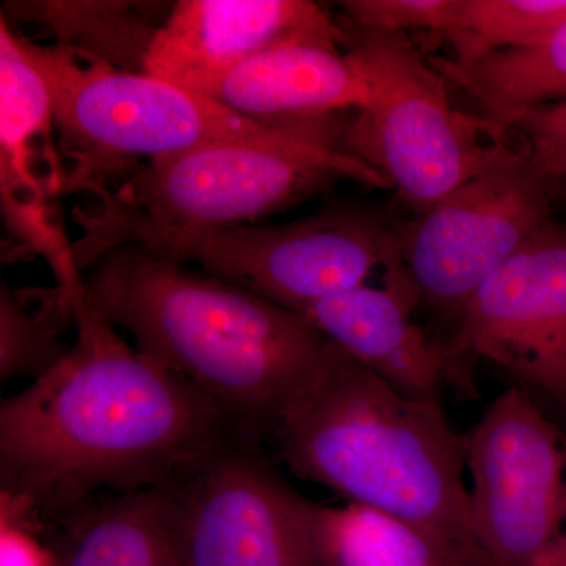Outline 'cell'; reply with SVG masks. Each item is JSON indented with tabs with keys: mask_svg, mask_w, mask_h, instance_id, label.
Instances as JSON below:
<instances>
[{
	"mask_svg": "<svg viewBox=\"0 0 566 566\" xmlns=\"http://www.w3.org/2000/svg\"><path fill=\"white\" fill-rule=\"evenodd\" d=\"M340 44L370 91V106L346 126V145L417 210L427 211L516 151L501 125L450 103L446 77L406 33L346 21Z\"/></svg>",
	"mask_w": 566,
	"mask_h": 566,
	"instance_id": "obj_5",
	"label": "cell"
},
{
	"mask_svg": "<svg viewBox=\"0 0 566 566\" xmlns=\"http://www.w3.org/2000/svg\"><path fill=\"white\" fill-rule=\"evenodd\" d=\"M21 40L51 96L61 147L74 161L65 186L120 175V170L211 142L270 132L262 123L147 73L112 69L69 46Z\"/></svg>",
	"mask_w": 566,
	"mask_h": 566,
	"instance_id": "obj_6",
	"label": "cell"
},
{
	"mask_svg": "<svg viewBox=\"0 0 566 566\" xmlns=\"http://www.w3.org/2000/svg\"><path fill=\"white\" fill-rule=\"evenodd\" d=\"M523 140V151L554 199H566V99L509 112L493 120Z\"/></svg>",
	"mask_w": 566,
	"mask_h": 566,
	"instance_id": "obj_21",
	"label": "cell"
},
{
	"mask_svg": "<svg viewBox=\"0 0 566 566\" xmlns=\"http://www.w3.org/2000/svg\"><path fill=\"white\" fill-rule=\"evenodd\" d=\"M50 91L22 48L20 36L0 21V199L7 226L46 259L55 289L76 292L81 275L71 243L52 218L50 200L63 180L52 147Z\"/></svg>",
	"mask_w": 566,
	"mask_h": 566,
	"instance_id": "obj_13",
	"label": "cell"
},
{
	"mask_svg": "<svg viewBox=\"0 0 566 566\" xmlns=\"http://www.w3.org/2000/svg\"><path fill=\"white\" fill-rule=\"evenodd\" d=\"M41 296L43 307L31 311L20 292L7 283L0 286V379L46 374L61 360L66 349L61 333L66 324H74L71 305L62 300L57 290H46Z\"/></svg>",
	"mask_w": 566,
	"mask_h": 566,
	"instance_id": "obj_20",
	"label": "cell"
},
{
	"mask_svg": "<svg viewBox=\"0 0 566 566\" xmlns=\"http://www.w3.org/2000/svg\"><path fill=\"white\" fill-rule=\"evenodd\" d=\"M151 253L197 263L203 273L297 314L365 285L375 270L398 260L394 232L353 207H331L279 226L252 223L182 238Z\"/></svg>",
	"mask_w": 566,
	"mask_h": 566,
	"instance_id": "obj_9",
	"label": "cell"
},
{
	"mask_svg": "<svg viewBox=\"0 0 566 566\" xmlns=\"http://www.w3.org/2000/svg\"><path fill=\"white\" fill-rule=\"evenodd\" d=\"M0 566H59L20 521L0 515Z\"/></svg>",
	"mask_w": 566,
	"mask_h": 566,
	"instance_id": "obj_23",
	"label": "cell"
},
{
	"mask_svg": "<svg viewBox=\"0 0 566 566\" xmlns=\"http://www.w3.org/2000/svg\"><path fill=\"white\" fill-rule=\"evenodd\" d=\"M564 560H566V538L564 539V543H562L560 549H558L557 556L554 558V562L551 564V566H557Z\"/></svg>",
	"mask_w": 566,
	"mask_h": 566,
	"instance_id": "obj_24",
	"label": "cell"
},
{
	"mask_svg": "<svg viewBox=\"0 0 566 566\" xmlns=\"http://www.w3.org/2000/svg\"><path fill=\"white\" fill-rule=\"evenodd\" d=\"M81 293L93 314L255 439L329 348L297 312L137 245L104 253L82 274Z\"/></svg>",
	"mask_w": 566,
	"mask_h": 566,
	"instance_id": "obj_2",
	"label": "cell"
},
{
	"mask_svg": "<svg viewBox=\"0 0 566 566\" xmlns=\"http://www.w3.org/2000/svg\"><path fill=\"white\" fill-rule=\"evenodd\" d=\"M69 517L59 566H180L158 490L88 502Z\"/></svg>",
	"mask_w": 566,
	"mask_h": 566,
	"instance_id": "obj_16",
	"label": "cell"
},
{
	"mask_svg": "<svg viewBox=\"0 0 566 566\" xmlns=\"http://www.w3.org/2000/svg\"><path fill=\"white\" fill-rule=\"evenodd\" d=\"M268 438L300 479L415 527L461 566H486L472 528L461 438L438 397H406L329 342Z\"/></svg>",
	"mask_w": 566,
	"mask_h": 566,
	"instance_id": "obj_3",
	"label": "cell"
},
{
	"mask_svg": "<svg viewBox=\"0 0 566 566\" xmlns=\"http://www.w3.org/2000/svg\"><path fill=\"white\" fill-rule=\"evenodd\" d=\"M76 344L0 405L2 515H63L103 491L158 490L234 433L229 416L69 297Z\"/></svg>",
	"mask_w": 566,
	"mask_h": 566,
	"instance_id": "obj_1",
	"label": "cell"
},
{
	"mask_svg": "<svg viewBox=\"0 0 566 566\" xmlns=\"http://www.w3.org/2000/svg\"><path fill=\"white\" fill-rule=\"evenodd\" d=\"M348 118H293L251 137L211 142L84 182L73 211L81 234L71 260L81 275L104 253L137 245L156 252L199 234L252 226L324 186L349 178L392 188L346 145Z\"/></svg>",
	"mask_w": 566,
	"mask_h": 566,
	"instance_id": "obj_4",
	"label": "cell"
},
{
	"mask_svg": "<svg viewBox=\"0 0 566 566\" xmlns=\"http://www.w3.org/2000/svg\"><path fill=\"white\" fill-rule=\"evenodd\" d=\"M158 491L180 566H333L323 505L283 482L259 439L230 436Z\"/></svg>",
	"mask_w": 566,
	"mask_h": 566,
	"instance_id": "obj_7",
	"label": "cell"
},
{
	"mask_svg": "<svg viewBox=\"0 0 566 566\" xmlns=\"http://www.w3.org/2000/svg\"><path fill=\"white\" fill-rule=\"evenodd\" d=\"M557 566H566V560L562 562V564H558Z\"/></svg>",
	"mask_w": 566,
	"mask_h": 566,
	"instance_id": "obj_25",
	"label": "cell"
},
{
	"mask_svg": "<svg viewBox=\"0 0 566 566\" xmlns=\"http://www.w3.org/2000/svg\"><path fill=\"white\" fill-rule=\"evenodd\" d=\"M566 20V0H461L455 28L446 33L457 62L524 50Z\"/></svg>",
	"mask_w": 566,
	"mask_h": 566,
	"instance_id": "obj_19",
	"label": "cell"
},
{
	"mask_svg": "<svg viewBox=\"0 0 566 566\" xmlns=\"http://www.w3.org/2000/svg\"><path fill=\"white\" fill-rule=\"evenodd\" d=\"M296 43L338 48L340 25L307 0H180L145 44L142 66L205 96L244 62Z\"/></svg>",
	"mask_w": 566,
	"mask_h": 566,
	"instance_id": "obj_12",
	"label": "cell"
},
{
	"mask_svg": "<svg viewBox=\"0 0 566 566\" xmlns=\"http://www.w3.org/2000/svg\"><path fill=\"white\" fill-rule=\"evenodd\" d=\"M346 21L378 31L423 29L449 33L455 28L461 0H349L342 2Z\"/></svg>",
	"mask_w": 566,
	"mask_h": 566,
	"instance_id": "obj_22",
	"label": "cell"
},
{
	"mask_svg": "<svg viewBox=\"0 0 566 566\" xmlns=\"http://www.w3.org/2000/svg\"><path fill=\"white\" fill-rule=\"evenodd\" d=\"M227 109L262 123L365 111L370 91L340 48L296 43L244 62L207 92Z\"/></svg>",
	"mask_w": 566,
	"mask_h": 566,
	"instance_id": "obj_15",
	"label": "cell"
},
{
	"mask_svg": "<svg viewBox=\"0 0 566 566\" xmlns=\"http://www.w3.org/2000/svg\"><path fill=\"white\" fill-rule=\"evenodd\" d=\"M554 200L516 150L394 232L398 260L420 300L461 316L476 290L553 221Z\"/></svg>",
	"mask_w": 566,
	"mask_h": 566,
	"instance_id": "obj_10",
	"label": "cell"
},
{
	"mask_svg": "<svg viewBox=\"0 0 566 566\" xmlns=\"http://www.w3.org/2000/svg\"><path fill=\"white\" fill-rule=\"evenodd\" d=\"M323 534L333 566H461L415 527L367 506L323 505Z\"/></svg>",
	"mask_w": 566,
	"mask_h": 566,
	"instance_id": "obj_18",
	"label": "cell"
},
{
	"mask_svg": "<svg viewBox=\"0 0 566 566\" xmlns=\"http://www.w3.org/2000/svg\"><path fill=\"white\" fill-rule=\"evenodd\" d=\"M382 289L360 285L304 308L301 315L331 344L411 398H433L449 364L411 318L419 293L400 260L387 268Z\"/></svg>",
	"mask_w": 566,
	"mask_h": 566,
	"instance_id": "obj_14",
	"label": "cell"
},
{
	"mask_svg": "<svg viewBox=\"0 0 566 566\" xmlns=\"http://www.w3.org/2000/svg\"><path fill=\"white\" fill-rule=\"evenodd\" d=\"M472 528L486 566H551L566 538V441L524 390L461 438Z\"/></svg>",
	"mask_w": 566,
	"mask_h": 566,
	"instance_id": "obj_8",
	"label": "cell"
},
{
	"mask_svg": "<svg viewBox=\"0 0 566 566\" xmlns=\"http://www.w3.org/2000/svg\"><path fill=\"white\" fill-rule=\"evenodd\" d=\"M447 81L468 92L486 118L566 99V20L524 50L493 52L471 62L428 59Z\"/></svg>",
	"mask_w": 566,
	"mask_h": 566,
	"instance_id": "obj_17",
	"label": "cell"
},
{
	"mask_svg": "<svg viewBox=\"0 0 566 566\" xmlns=\"http://www.w3.org/2000/svg\"><path fill=\"white\" fill-rule=\"evenodd\" d=\"M460 318L450 359L482 357L566 403V223H546Z\"/></svg>",
	"mask_w": 566,
	"mask_h": 566,
	"instance_id": "obj_11",
	"label": "cell"
}]
</instances>
